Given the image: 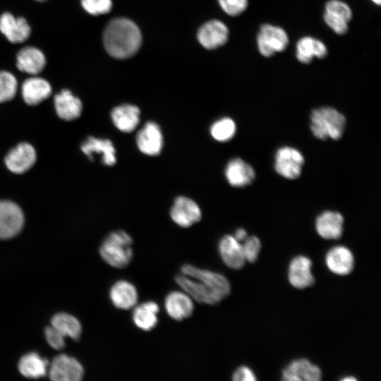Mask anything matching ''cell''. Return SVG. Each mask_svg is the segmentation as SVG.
Listing matches in <instances>:
<instances>
[{"label": "cell", "mask_w": 381, "mask_h": 381, "mask_svg": "<svg viewBox=\"0 0 381 381\" xmlns=\"http://www.w3.org/2000/svg\"><path fill=\"white\" fill-rule=\"evenodd\" d=\"M141 43L140 29L128 18H114L104 30V49L114 58L123 59L132 56L138 51Z\"/></svg>", "instance_id": "1"}, {"label": "cell", "mask_w": 381, "mask_h": 381, "mask_svg": "<svg viewBox=\"0 0 381 381\" xmlns=\"http://www.w3.org/2000/svg\"><path fill=\"white\" fill-rule=\"evenodd\" d=\"M132 243V238L126 231H114L110 233L101 244L100 255L113 267H126L133 258Z\"/></svg>", "instance_id": "2"}, {"label": "cell", "mask_w": 381, "mask_h": 381, "mask_svg": "<svg viewBox=\"0 0 381 381\" xmlns=\"http://www.w3.org/2000/svg\"><path fill=\"white\" fill-rule=\"evenodd\" d=\"M345 124V117L332 107L315 109L310 114V129L318 139H339L343 134Z\"/></svg>", "instance_id": "3"}, {"label": "cell", "mask_w": 381, "mask_h": 381, "mask_svg": "<svg viewBox=\"0 0 381 381\" xmlns=\"http://www.w3.org/2000/svg\"><path fill=\"white\" fill-rule=\"evenodd\" d=\"M181 274L201 282L213 295L218 303L230 293L231 286L228 279L222 274L200 269L190 264L181 267Z\"/></svg>", "instance_id": "4"}, {"label": "cell", "mask_w": 381, "mask_h": 381, "mask_svg": "<svg viewBox=\"0 0 381 381\" xmlns=\"http://www.w3.org/2000/svg\"><path fill=\"white\" fill-rule=\"evenodd\" d=\"M288 44V35L281 27L268 23L260 26L257 35V46L262 56L270 57L283 52Z\"/></svg>", "instance_id": "5"}, {"label": "cell", "mask_w": 381, "mask_h": 381, "mask_svg": "<svg viewBox=\"0 0 381 381\" xmlns=\"http://www.w3.org/2000/svg\"><path fill=\"white\" fill-rule=\"evenodd\" d=\"M24 224V215L20 207L11 201H0V239H7L17 235Z\"/></svg>", "instance_id": "6"}, {"label": "cell", "mask_w": 381, "mask_h": 381, "mask_svg": "<svg viewBox=\"0 0 381 381\" xmlns=\"http://www.w3.org/2000/svg\"><path fill=\"white\" fill-rule=\"evenodd\" d=\"M303 162V157L298 150L283 147L275 155L274 168L284 178L294 179L301 175Z\"/></svg>", "instance_id": "7"}, {"label": "cell", "mask_w": 381, "mask_h": 381, "mask_svg": "<svg viewBox=\"0 0 381 381\" xmlns=\"http://www.w3.org/2000/svg\"><path fill=\"white\" fill-rule=\"evenodd\" d=\"M169 214L172 221L183 228L198 222L202 217L199 205L193 200L182 195L175 198Z\"/></svg>", "instance_id": "8"}, {"label": "cell", "mask_w": 381, "mask_h": 381, "mask_svg": "<svg viewBox=\"0 0 381 381\" xmlns=\"http://www.w3.org/2000/svg\"><path fill=\"white\" fill-rule=\"evenodd\" d=\"M84 370L82 365L74 358L65 354L56 356L49 370V375L54 381H79Z\"/></svg>", "instance_id": "9"}, {"label": "cell", "mask_w": 381, "mask_h": 381, "mask_svg": "<svg viewBox=\"0 0 381 381\" xmlns=\"http://www.w3.org/2000/svg\"><path fill=\"white\" fill-rule=\"evenodd\" d=\"M159 126L154 121H147L139 130L135 137L136 145L144 155L157 156L160 154L164 139Z\"/></svg>", "instance_id": "10"}, {"label": "cell", "mask_w": 381, "mask_h": 381, "mask_svg": "<svg viewBox=\"0 0 381 381\" xmlns=\"http://www.w3.org/2000/svg\"><path fill=\"white\" fill-rule=\"evenodd\" d=\"M324 21L335 33L344 35L352 18L349 6L340 0H329L325 7Z\"/></svg>", "instance_id": "11"}, {"label": "cell", "mask_w": 381, "mask_h": 381, "mask_svg": "<svg viewBox=\"0 0 381 381\" xmlns=\"http://www.w3.org/2000/svg\"><path fill=\"white\" fill-rule=\"evenodd\" d=\"M229 29L219 20H212L203 24L198 31L200 44L207 49H214L224 45L228 40Z\"/></svg>", "instance_id": "12"}, {"label": "cell", "mask_w": 381, "mask_h": 381, "mask_svg": "<svg viewBox=\"0 0 381 381\" xmlns=\"http://www.w3.org/2000/svg\"><path fill=\"white\" fill-rule=\"evenodd\" d=\"M0 31L11 43H22L27 40L31 28L26 19L15 17L10 13H4L0 16Z\"/></svg>", "instance_id": "13"}, {"label": "cell", "mask_w": 381, "mask_h": 381, "mask_svg": "<svg viewBox=\"0 0 381 381\" xmlns=\"http://www.w3.org/2000/svg\"><path fill=\"white\" fill-rule=\"evenodd\" d=\"M282 380L286 381H319L320 368L306 358L294 360L282 370Z\"/></svg>", "instance_id": "14"}, {"label": "cell", "mask_w": 381, "mask_h": 381, "mask_svg": "<svg viewBox=\"0 0 381 381\" xmlns=\"http://www.w3.org/2000/svg\"><path fill=\"white\" fill-rule=\"evenodd\" d=\"M36 161V152L29 143L18 144L5 157L7 168L13 173L23 174L30 169Z\"/></svg>", "instance_id": "15"}, {"label": "cell", "mask_w": 381, "mask_h": 381, "mask_svg": "<svg viewBox=\"0 0 381 381\" xmlns=\"http://www.w3.org/2000/svg\"><path fill=\"white\" fill-rule=\"evenodd\" d=\"M164 308L169 316L177 321L189 318L193 313V300L183 291H174L167 294Z\"/></svg>", "instance_id": "16"}, {"label": "cell", "mask_w": 381, "mask_h": 381, "mask_svg": "<svg viewBox=\"0 0 381 381\" xmlns=\"http://www.w3.org/2000/svg\"><path fill=\"white\" fill-rule=\"evenodd\" d=\"M312 262L308 257L296 256L291 261L288 278L290 284L297 289L307 288L314 283L311 272Z\"/></svg>", "instance_id": "17"}, {"label": "cell", "mask_w": 381, "mask_h": 381, "mask_svg": "<svg viewBox=\"0 0 381 381\" xmlns=\"http://www.w3.org/2000/svg\"><path fill=\"white\" fill-rule=\"evenodd\" d=\"M81 150L90 159L95 154L101 155L103 164L113 166L116 162V149L109 139L88 137L81 145Z\"/></svg>", "instance_id": "18"}, {"label": "cell", "mask_w": 381, "mask_h": 381, "mask_svg": "<svg viewBox=\"0 0 381 381\" xmlns=\"http://www.w3.org/2000/svg\"><path fill=\"white\" fill-rule=\"evenodd\" d=\"M218 250L223 262L229 267L240 270L245 265L242 245L234 236H224L219 241Z\"/></svg>", "instance_id": "19"}, {"label": "cell", "mask_w": 381, "mask_h": 381, "mask_svg": "<svg viewBox=\"0 0 381 381\" xmlns=\"http://www.w3.org/2000/svg\"><path fill=\"white\" fill-rule=\"evenodd\" d=\"M140 109L133 104H123L115 107L111 111L114 126L121 132L133 131L140 122Z\"/></svg>", "instance_id": "20"}, {"label": "cell", "mask_w": 381, "mask_h": 381, "mask_svg": "<svg viewBox=\"0 0 381 381\" xmlns=\"http://www.w3.org/2000/svg\"><path fill=\"white\" fill-rule=\"evenodd\" d=\"M325 262L328 269L333 273L339 275H347L353 269L354 258L348 248L337 246L327 253Z\"/></svg>", "instance_id": "21"}, {"label": "cell", "mask_w": 381, "mask_h": 381, "mask_svg": "<svg viewBox=\"0 0 381 381\" xmlns=\"http://www.w3.org/2000/svg\"><path fill=\"white\" fill-rule=\"evenodd\" d=\"M46 66L44 53L37 47H25L16 56V66L22 72L35 75Z\"/></svg>", "instance_id": "22"}, {"label": "cell", "mask_w": 381, "mask_h": 381, "mask_svg": "<svg viewBox=\"0 0 381 381\" xmlns=\"http://www.w3.org/2000/svg\"><path fill=\"white\" fill-rule=\"evenodd\" d=\"M109 297L116 308L128 310L137 304L138 294L132 283L126 280H119L111 286Z\"/></svg>", "instance_id": "23"}, {"label": "cell", "mask_w": 381, "mask_h": 381, "mask_svg": "<svg viewBox=\"0 0 381 381\" xmlns=\"http://www.w3.org/2000/svg\"><path fill=\"white\" fill-rule=\"evenodd\" d=\"M224 174L229 183L234 187L250 184L255 176L253 167L240 158H234L228 162Z\"/></svg>", "instance_id": "24"}, {"label": "cell", "mask_w": 381, "mask_h": 381, "mask_svg": "<svg viewBox=\"0 0 381 381\" xmlns=\"http://www.w3.org/2000/svg\"><path fill=\"white\" fill-rule=\"evenodd\" d=\"M344 218L337 212L325 211L315 221L318 234L325 239H337L343 232Z\"/></svg>", "instance_id": "25"}, {"label": "cell", "mask_w": 381, "mask_h": 381, "mask_svg": "<svg viewBox=\"0 0 381 381\" xmlns=\"http://www.w3.org/2000/svg\"><path fill=\"white\" fill-rule=\"evenodd\" d=\"M175 281L193 300L208 305L217 303L210 290L199 280L181 274L176 276Z\"/></svg>", "instance_id": "26"}, {"label": "cell", "mask_w": 381, "mask_h": 381, "mask_svg": "<svg viewBox=\"0 0 381 381\" xmlns=\"http://www.w3.org/2000/svg\"><path fill=\"white\" fill-rule=\"evenodd\" d=\"M52 94L49 83L40 77H31L26 79L22 85V95L24 101L29 105H37Z\"/></svg>", "instance_id": "27"}, {"label": "cell", "mask_w": 381, "mask_h": 381, "mask_svg": "<svg viewBox=\"0 0 381 381\" xmlns=\"http://www.w3.org/2000/svg\"><path fill=\"white\" fill-rule=\"evenodd\" d=\"M54 104L58 116L66 121H71L80 116L83 105L79 98L66 89L62 90L54 97Z\"/></svg>", "instance_id": "28"}, {"label": "cell", "mask_w": 381, "mask_h": 381, "mask_svg": "<svg viewBox=\"0 0 381 381\" xmlns=\"http://www.w3.org/2000/svg\"><path fill=\"white\" fill-rule=\"evenodd\" d=\"M327 49L320 40L306 36L301 37L296 43V56L301 63L308 64L314 57L322 59L326 56Z\"/></svg>", "instance_id": "29"}, {"label": "cell", "mask_w": 381, "mask_h": 381, "mask_svg": "<svg viewBox=\"0 0 381 381\" xmlns=\"http://www.w3.org/2000/svg\"><path fill=\"white\" fill-rule=\"evenodd\" d=\"M159 311L158 304L152 301H146L136 306L133 313V320L139 329L150 331L157 324V313Z\"/></svg>", "instance_id": "30"}, {"label": "cell", "mask_w": 381, "mask_h": 381, "mask_svg": "<svg viewBox=\"0 0 381 381\" xmlns=\"http://www.w3.org/2000/svg\"><path fill=\"white\" fill-rule=\"evenodd\" d=\"M49 362L37 353L24 355L18 363L20 373L28 378H39L47 374Z\"/></svg>", "instance_id": "31"}, {"label": "cell", "mask_w": 381, "mask_h": 381, "mask_svg": "<svg viewBox=\"0 0 381 381\" xmlns=\"http://www.w3.org/2000/svg\"><path fill=\"white\" fill-rule=\"evenodd\" d=\"M51 325L65 337L78 340L82 332L81 324L74 316L68 313H57L52 318Z\"/></svg>", "instance_id": "32"}, {"label": "cell", "mask_w": 381, "mask_h": 381, "mask_svg": "<svg viewBox=\"0 0 381 381\" xmlns=\"http://www.w3.org/2000/svg\"><path fill=\"white\" fill-rule=\"evenodd\" d=\"M210 132L214 140L219 142L228 141L235 134V122L229 117L222 118L212 124Z\"/></svg>", "instance_id": "33"}, {"label": "cell", "mask_w": 381, "mask_h": 381, "mask_svg": "<svg viewBox=\"0 0 381 381\" xmlns=\"http://www.w3.org/2000/svg\"><path fill=\"white\" fill-rule=\"evenodd\" d=\"M18 82L8 71H0V102L12 99L16 94Z\"/></svg>", "instance_id": "34"}, {"label": "cell", "mask_w": 381, "mask_h": 381, "mask_svg": "<svg viewBox=\"0 0 381 381\" xmlns=\"http://www.w3.org/2000/svg\"><path fill=\"white\" fill-rule=\"evenodd\" d=\"M81 5L88 13L97 16L109 13L112 2L111 0H81Z\"/></svg>", "instance_id": "35"}, {"label": "cell", "mask_w": 381, "mask_h": 381, "mask_svg": "<svg viewBox=\"0 0 381 381\" xmlns=\"http://www.w3.org/2000/svg\"><path fill=\"white\" fill-rule=\"evenodd\" d=\"M241 245L246 261L255 262L261 248L259 238L255 236H247Z\"/></svg>", "instance_id": "36"}, {"label": "cell", "mask_w": 381, "mask_h": 381, "mask_svg": "<svg viewBox=\"0 0 381 381\" xmlns=\"http://www.w3.org/2000/svg\"><path fill=\"white\" fill-rule=\"evenodd\" d=\"M222 10L228 15L236 16L243 13L248 6V0H218Z\"/></svg>", "instance_id": "37"}, {"label": "cell", "mask_w": 381, "mask_h": 381, "mask_svg": "<svg viewBox=\"0 0 381 381\" xmlns=\"http://www.w3.org/2000/svg\"><path fill=\"white\" fill-rule=\"evenodd\" d=\"M44 334L47 343L53 349L60 350L65 346L66 337L52 325L45 329Z\"/></svg>", "instance_id": "38"}, {"label": "cell", "mask_w": 381, "mask_h": 381, "mask_svg": "<svg viewBox=\"0 0 381 381\" xmlns=\"http://www.w3.org/2000/svg\"><path fill=\"white\" fill-rule=\"evenodd\" d=\"M232 380L234 381H254L256 380V377L250 368L241 366L234 372Z\"/></svg>", "instance_id": "39"}, {"label": "cell", "mask_w": 381, "mask_h": 381, "mask_svg": "<svg viewBox=\"0 0 381 381\" xmlns=\"http://www.w3.org/2000/svg\"><path fill=\"white\" fill-rule=\"evenodd\" d=\"M234 236L239 242H243L247 238V232L245 229L241 228L236 231Z\"/></svg>", "instance_id": "40"}, {"label": "cell", "mask_w": 381, "mask_h": 381, "mask_svg": "<svg viewBox=\"0 0 381 381\" xmlns=\"http://www.w3.org/2000/svg\"><path fill=\"white\" fill-rule=\"evenodd\" d=\"M374 4H375L376 5H378L380 6V4H381V0H371Z\"/></svg>", "instance_id": "41"}, {"label": "cell", "mask_w": 381, "mask_h": 381, "mask_svg": "<svg viewBox=\"0 0 381 381\" xmlns=\"http://www.w3.org/2000/svg\"><path fill=\"white\" fill-rule=\"evenodd\" d=\"M356 379L354 378L353 377H345L343 379V380H356Z\"/></svg>", "instance_id": "42"}, {"label": "cell", "mask_w": 381, "mask_h": 381, "mask_svg": "<svg viewBox=\"0 0 381 381\" xmlns=\"http://www.w3.org/2000/svg\"><path fill=\"white\" fill-rule=\"evenodd\" d=\"M35 1H47V0H35Z\"/></svg>", "instance_id": "43"}]
</instances>
